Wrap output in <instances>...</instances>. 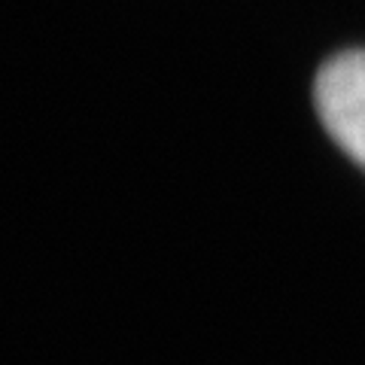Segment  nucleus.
<instances>
[{
    "label": "nucleus",
    "instance_id": "f257e3e1",
    "mask_svg": "<svg viewBox=\"0 0 365 365\" xmlns=\"http://www.w3.org/2000/svg\"><path fill=\"white\" fill-rule=\"evenodd\" d=\"M314 104L335 143L365 168V49L338 55L319 71Z\"/></svg>",
    "mask_w": 365,
    "mask_h": 365
}]
</instances>
